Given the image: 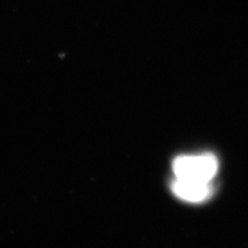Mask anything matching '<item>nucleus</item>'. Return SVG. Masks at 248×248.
I'll list each match as a JSON object with an SVG mask.
<instances>
[{
  "mask_svg": "<svg viewBox=\"0 0 248 248\" xmlns=\"http://www.w3.org/2000/svg\"><path fill=\"white\" fill-rule=\"evenodd\" d=\"M218 170L215 155H182L173 162V170L177 179L211 182Z\"/></svg>",
  "mask_w": 248,
  "mask_h": 248,
  "instance_id": "f257e3e1",
  "label": "nucleus"
},
{
  "mask_svg": "<svg viewBox=\"0 0 248 248\" xmlns=\"http://www.w3.org/2000/svg\"><path fill=\"white\" fill-rule=\"evenodd\" d=\"M172 190L175 195L184 201L199 203L210 197L212 192L211 182L177 179L172 183Z\"/></svg>",
  "mask_w": 248,
  "mask_h": 248,
  "instance_id": "f03ea898",
  "label": "nucleus"
}]
</instances>
